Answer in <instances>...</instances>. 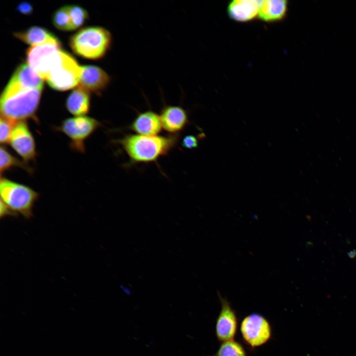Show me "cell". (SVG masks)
Listing matches in <instances>:
<instances>
[{"mask_svg": "<svg viewBox=\"0 0 356 356\" xmlns=\"http://www.w3.org/2000/svg\"><path fill=\"white\" fill-rule=\"evenodd\" d=\"M16 123L1 117L0 121V141L1 144H5L9 143L13 127Z\"/></svg>", "mask_w": 356, "mask_h": 356, "instance_id": "23", "label": "cell"}, {"mask_svg": "<svg viewBox=\"0 0 356 356\" xmlns=\"http://www.w3.org/2000/svg\"><path fill=\"white\" fill-rule=\"evenodd\" d=\"M9 143L26 163L35 159L37 156L35 141L26 121L16 122Z\"/></svg>", "mask_w": 356, "mask_h": 356, "instance_id": "10", "label": "cell"}, {"mask_svg": "<svg viewBox=\"0 0 356 356\" xmlns=\"http://www.w3.org/2000/svg\"><path fill=\"white\" fill-rule=\"evenodd\" d=\"M42 89H32L17 92L0 98L1 117L16 123L32 119L38 122V110Z\"/></svg>", "mask_w": 356, "mask_h": 356, "instance_id": "3", "label": "cell"}, {"mask_svg": "<svg viewBox=\"0 0 356 356\" xmlns=\"http://www.w3.org/2000/svg\"><path fill=\"white\" fill-rule=\"evenodd\" d=\"M13 35L17 38L31 45L57 39L46 29L36 26L31 27L22 31L16 32Z\"/></svg>", "mask_w": 356, "mask_h": 356, "instance_id": "18", "label": "cell"}, {"mask_svg": "<svg viewBox=\"0 0 356 356\" xmlns=\"http://www.w3.org/2000/svg\"><path fill=\"white\" fill-rule=\"evenodd\" d=\"M60 48L58 39L31 45L26 52L27 64L43 80H46L60 60Z\"/></svg>", "mask_w": 356, "mask_h": 356, "instance_id": "5", "label": "cell"}, {"mask_svg": "<svg viewBox=\"0 0 356 356\" xmlns=\"http://www.w3.org/2000/svg\"><path fill=\"white\" fill-rule=\"evenodd\" d=\"M288 2L285 0H262L258 16L266 22L280 21L286 15Z\"/></svg>", "mask_w": 356, "mask_h": 356, "instance_id": "16", "label": "cell"}, {"mask_svg": "<svg viewBox=\"0 0 356 356\" xmlns=\"http://www.w3.org/2000/svg\"><path fill=\"white\" fill-rule=\"evenodd\" d=\"M67 6L73 29L75 30L85 23L88 16V12L79 5H69Z\"/></svg>", "mask_w": 356, "mask_h": 356, "instance_id": "22", "label": "cell"}, {"mask_svg": "<svg viewBox=\"0 0 356 356\" xmlns=\"http://www.w3.org/2000/svg\"><path fill=\"white\" fill-rule=\"evenodd\" d=\"M17 10L23 14H29L32 12L33 7L28 2L23 1L18 5Z\"/></svg>", "mask_w": 356, "mask_h": 356, "instance_id": "25", "label": "cell"}, {"mask_svg": "<svg viewBox=\"0 0 356 356\" xmlns=\"http://www.w3.org/2000/svg\"><path fill=\"white\" fill-rule=\"evenodd\" d=\"M162 128L160 115L151 110L138 114L131 125V129L137 134L146 136L157 135Z\"/></svg>", "mask_w": 356, "mask_h": 356, "instance_id": "14", "label": "cell"}, {"mask_svg": "<svg viewBox=\"0 0 356 356\" xmlns=\"http://www.w3.org/2000/svg\"><path fill=\"white\" fill-rule=\"evenodd\" d=\"M178 138L175 134H128L121 138L119 143L134 162L150 163L168 154L176 146Z\"/></svg>", "mask_w": 356, "mask_h": 356, "instance_id": "1", "label": "cell"}, {"mask_svg": "<svg viewBox=\"0 0 356 356\" xmlns=\"http://www.w3.org/2000/svg\"><path fill=\"white\" fill-rule=\"evenodd\" d=\"M52 22L54 26L60 30H73L67 5L60 7L54 12L52 16Z\"/></svg>", "mask_w": 356, "mask_h": 356, "instance_id": "21", "label": "cell"}, {"mask_svg": "<svg viewBox=\"0 0 356 356\" xmlns=\"http://www.w3.org/2000/svg\"><path fill=\"white\" fill-rule=\"evenodd\" d=\"M0 194L1 201L16 216L21 214L26 219L33 215V207L39 197L29 186L1 177Z\"/></svg>", "mask_w": 356, "mask_h": 356, "instance_id": "4", "label": "cell"}, {"mask_svg": "<svg viewBox=\"0 0 356 356\" xmlns=\"http://www.w3.org/2000/svg\"><path fill=\"white\" fill-rule=\"evenodd\" d=\"M160 117L162 128L172 134L181 131L188 122L186 111L179 106L167 105L164 107Z\"/></svg>", "mask_w": 356, "mask_h": 356, "instance_id": "13", "label": "cell"}, {"mask_svg": "<svg viewBox=\"0 0 356 356\" xmlns=\"http://www.w3.org/2000/svg\"><path fill=\"white\" fill-rule=\"evenodd\" d=\"M66 107L71 114L76 116H85L90 108L89 91L79 86L68 96Z\"/></svg>", "mask_w": 356, "mask_h": 356, "instance_id": "17", "label": "cell"}, {"mask_svg": "<svg viewBox=\"0 0 356 356\" xmlns=\"http://www.w3.org/2000/svg\"><path fill=\"white\" fill-rule=\"evenodd\" d=\"M82 67L68 53L61 50L57 65L50 73L46 81L55 89L65 90L73 88L80 82Z\"/></svg>", "mask_w": 356, "mask_h": 356, "instance_id": "7", "label": "cell"}, {"mask_svg": "<svg viewBox=\"0 0 356 356\" xmlns=\"http://www.w3.org/2000/svg\"><path fill=\"white\" fill-rule=\"evenodd\" d=\"M261 2L257 0H234L227 6V13L235 21H249L258 15Z\"/></svg>", "mask_w": 356, "mask_h": 356, "instance_id": "15", "label": "cell"}, {"mask_svg": "<svg viewBox=\"0 0 356 356\" xmlns=\"http://www.w3.org/2000/svg\"><path fill=\"white\" fill-rule=\"evenodd\" d=\"M12 216L15 217L14 214L1 201H0V216L1 218Z\"/></svg>", "mask_w": 356, "mask_h": 356, "instance_id": "26", "label": "cell"}, {"mask_svg": "<svg viewBox=\"0 0 356 356\" xmlns=\"http://www.w3.org/2000/svg\"><path fill=\"white\" fill-rule=\"evenodd\" d=\"M82 72L79 86L87 90L101 94L108 86L111 78L101 68L94 65L82 66Z\"/></svg>", "mask_w": 356, "mask_h": 356, "instance_id": "12", "label": "cell"}, {"mask_svg": "<svg viewBox=\"0 0 356 356\" xmlns=\"http://www.w3.org/2000/svg\"><path fill=\"white\" fill-rule=\"evenodd\" d=\"M100 126L96 119L86 116H76L67 118L57 127L70 139V146L73 150L84 153L86 140Z\"/></svg>", "mask_w": 356, "mask_h": 356, "instance_id": "6", "label": "cell"}, {"mask_svg": "<svg viewBox=\"0 0 356 356\" xmlns=\"http://www.w3.org/2000/svg\"><path fill=\"white\" fill-rule=\"evenodd\" d=\"M0 162L1 175L13 167L20 168L29 174H32L34 171L27 163L16 158L3 146H1L0 147Z\"/></svg>", "mask_w": 356, "mask_h": 356, "instance_id": "19", "label": "cell"}, {"mask_svg": "<svg viewBox=\"0 0 356 356\" xmlns=\"http://www.w3.org/2000/svg\"><path fill=\"white\" fill-rule=\"evenodd\" d=\"M43 79L27 63H22L16 68L0 98L23 90L43 89Z\"/></svg>", "mask_w": 356, "mask_h": 356, "instance_id": "9", "label": "cell"}, {"mask_svg": "<svg viewBox=\"0 0 356 356\" xmlns=\"http://www.w3.org/2000/svg\"><path fill=\"white\" fill-rule=\"evenodd\" d=\"M240 330L245 343L252 348L266 344L272 336L269 321L258 313L245 316L241 322Z\"/></svg>", "mask_w": 356, "mask_h": 356, "instance_id": "8", "label": "cell"}, {"mask_svg": "<svg viewBox=\"0 0 356 356\" xmlns=\"http://www.w3.org/2000/svg\"><path fill=\"white\" fill-rule=\"evenodd\" d=\"M112 36L106 29L99 26L82 28L73 35L69 44L76 54L98 59L104 57L111 47Z\"/></svg>", "mask_w": 356, "mask_h": 356, "instance_id": "2", "label": "cell"}, {"mask_svg": "<svg viewBox=\"0 0 356 356\" xmlns=\"http://www.w3.org/2000/svg\"><path fill=\"white\" fill-rule=\"evenodd\" d=\"M210 356H247L244 348L234 340L222 342L217 351Z\"/></svg>", "mask_w": 356, "mask_h": 356, "instance_id": "20", "label": "cell"}, {"mask_svg": "<svg viewBox=\"0 0 356 356\" xmlns=\"http://www.w3.org/2000/svg\"><path fill=\"white\" fill-rule=\"evenodd\" d=\"M182 146L188 149L196 148L198 146L197 138L192 135H187L183 137L181 142Z\"/></svg>", "mask_w": 356, "mask_h": 356, "instance_id": "24", "label": "cell"}, {"mask_svg": "<svg viewBox=\"0 0 356 356\" xmlns=\"http://www.w3.org/2000/svg\"><path fill=\"white\" fill-rule=\"evenodd\" d=\"M221 305L215 324V334L221 342L234 340L237 332L238 319L235 311L226 298L218 293Z\"/></svg>", "mask_w": 356, "mask_h": 356, "instance_id": "11", "label": "cell"}]
</instances>
